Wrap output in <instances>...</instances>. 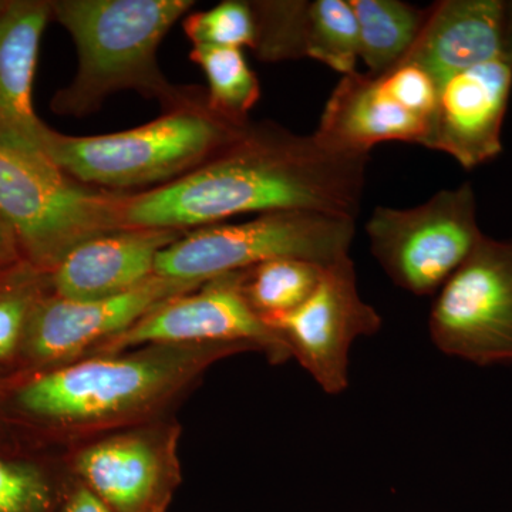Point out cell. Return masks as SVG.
<instances>
[{
  "mask_svg": "<svg viewBox=\"0 0 512 512\" xmlns=\"http://www.w3.org/2000/svg\"><path fill=\"white\" fill-rule=\"evenodd\" d=\"M369 156L342 153L315 133L261 124L207 163L154 190L124 195L123 228H202L242 214L313 211L356 220Z\"/></svg>",
  "mask_w": 512,
  "mask_h": 512,
  "instance_id": "obj_1",
  "label": "cell"
},
{
  "mask_svg": "<svg viewBox=\"0 0 512 512\" xmlns=\"http://www.w3.org/2000/svg\"><path fill=\"white\" fill-rule=\"evenodd\" d=\"M244 345H154L80 357L19 390L23 412L76 434L138 423L168 406L224 357Z\"/></svg>",
  "mask_w": 512,
  "mask_h": 512,
  "instance_id": "obj_2",
  "label": "cell"
},
{
  "mask_svg": "<svg viewBox=\"0 0 512 512\" xmlns=\"http://www.w3.org/2000/svg\"><path fill=\"white\" fill-rule=\"evenodd\" d=\"M194 5L191 0H60L52 16L72 36L79 57L73 82L52 110L84 116L120 90L133 89L168 103L190 106L165 80L157 62L165 35Z\"/></svg>",
  "mask_w": 512,
  "mask_h": 512,
  "instance_id": "obj_3",
  "label": "cell"
},
{
  "mask_svg": "<svg viewBox=\"0 0 512 512\" xmlns=\"http://www.w3.org/2000/svg\"><path fill=\"white\" fill-rule=\"evenodd\" d=\"M205 104L168 110L157 120L106 136L72 137L50 130L46 157L76 183L104 190L161 185L190 173L244 134Z\"/></svg>",
  "mask_w": 512,
  "mask_h": 512,
  "instance_id": "obj_4",
  "label": "cell"
},
{
  "mask_svg": "<svg viewBox=\"0 0 512 512\" xmlns=\"http://www.w3.org/2000/svg\"><path fill=\"white\" fill-rule=\"evenodd\" d=\"M355 234L352 218L313 211L271 212L247 222L185 232L158 254L154 274L205 284L274 259L329 266L350 256Z\"/></svg>",
  "mask_w": 512,
  "mask_h": 512,
  "instance_id": "obj_5",
  "label": "cell"
},
{
  "mask_svg": "<svg viewBox=\"0 0 512 512\" xmlns=\"http://www.w3.org/2000/svg\"><path fill=\"white\" fill-rule=\"evenodd\" d=\"M123 197L86 188L49 160L0 144V217L39 271L49 274L76 245L123 228Z\"/></svg>",
  "mask_w": 512,
  "mask_h": 512,
  "instance_id": "obj_6",
  "label": "cell"
},
{
  "mask_svg": "<svg viewBox=\"0 0 512 512\" xmlns=\"http://www.w3.org/2000/svg\"><path fill=\"white\" fill-rule=\"evenodd\" d=\"M366 232L393 284L419 296L439 292L484 237L470 183L441 190L417 207H377Z\"/></svg>",
  "mask_w": 512,
  "mask_h": 512,
  "instance_id": "obj_7",
  "label": "cell"
},
{
  "mask_svg": "<svg viewBox=\"0 0 512 512\" xmlns=\"http://www.w3.org/2000/svg\"><path fill=\"white\" fill-rule=\"evenodd\" d=\"M431 342L478 366L512 363V239L484 235L431 308Z\"/></svg>",
  "mask_w": 512,
  "mask_h": 512,
  "instance_id": "obj_8",
  "label": "cell"
},
{
  "mask_svg": "<svg viewBox=\"0 0 512 512\" xmlns=\"http://www.w3.org/2000/svg\"><path fill=\"white\" fill-rule=\"evenodd\" d=\"M231 343L259 350L272 362L291 355L284 340L252 311L241 288V272L218 276L195 291L168 299L136 325L87 353V357L116 355L154 345Z\"/></svg>",
  "mask_w": 512,
  "mask_h": 512,
  "instance_id": "obj_9",
  "label": "cell"
},
{
  "mask_svg": "<svg viewBox=\"0 0 512 512\" xmlns=\"http://www.w3.org/2000/svg\"><path fill=\"white\" fill-rule=\"evenodd\" d=\"M291 357L330 396L349 386V352L359 338L376 335L382 318L363 301L350 256L326 266L318 288L288 315L268 320Z\"/></svg>",
  "mask_w": 512,
  "mask_h": 512,
  "instance_id": "obj_10",
  "label": "cell"
},
{
  "mask_svg": "<svg viewBox=\"0 0 512 512\" xmlns=\"http://www.w3.org/2000/svg\"><path fill=\"white\" fill-rule=\"evenodd\" d=\"M178 427L119 431L76 451L73 471L113 512H167L181 484Z\"/></svg>",
  "mask_w": 512,
  "mask_h": 512,
  "instance_id": "obj_11",
  "label": "cell"
},
{
  "mask_svg": "<svg viewBox=\"0 0 512 512\" xmlns=\"http://www.w3.org/2000/svg\"><path fill=\"white\" fill-rule=\"evenodd\" d=\"M201 285L154 274L109 298L73 301L55 293L43 296L30 315L23 346L40 362H73L136 325L160 303Z\"/></svg>",
  "mask_w": 512,
  "mask_h": 512,
  "instance_id": "obj_12",
  "label": "cell"
},
{
  "mask_svg": "<svg viewBox=\"0 0 512 512\" xmlns=\"http://www.w3.org/2000/svg\"><path fill=\"white\" fill-rule=\"evenodd\" d=\"M512 89V66L503 57L478 64L440 86L424 147L473 170L503 153V124Z\"/></svg>",
  "mask_w": 512,
  "mask_h": 512,
  "instance_id": "obj_13",
  "label": "cell"
},
{
  "mask_svg": "<svg viewBox=\"0 0 512 512\" xmlns=\"http://www.w3.org/2000/svg\"><path fill=\"white\" fill-rule=\"evenodd\" d=\"M185 232L120 228L76 245L47 274L53 293L93 301L130 291L154 275L156 259Z\"/></svg>",
  "mask_w": 512,
  "mask_h": 512,
  "instance_id": "obj_14",
  "label": "cell"
},
{
  "mask_svg": "<svg viewBox=\"0 0 512 512\" xmlns=\"http://www.w3.org/2000/svg\"><path fill=\"white\" fill-rule=\"evenodd\" d=\"M52 2L12 0L0 15V144L45 158L50 130L33 107L40 40Z\"/></svg>",
  "mask_w": 512,
  "mask_h": 512,
  "instance_id": "obj_15",
  "label": "cell"
},
{
  "mask_svg": "<svg viewBox=\"0 0 512 512\" xmlns=\"http://www.w3.org/2000/svg\"><path fill=\"white\" fill-rule=\"evenodd\" d=\"M503 25V0H441L399 63L416 64L440 90L450 77L501 57Z\"/></svg>",
  "mask_w": 512,
  "mask_h": 512,
  "instance_id": "obj_16",
  "label": "cell"
},
{
  "mask_svg": "<svg viewBox=\"0 0 512 512\" xmlns=\"http://www.w3.org/2000/svg\"><path fill=\"white\" fill-rule=\"evenodd\" d=\"M429 128L384 92L379 77L353 72L342 76L330 94L315 134L342 153L369 156L387 141L424 146Z\"/></svg>",
  "mask_w": 512,
  "mask_h": 512,
  "instance_id": "obj_17",
  "label": "cell"
},
{
  "mask_svg": "<svg viewBox=\"0 0 512 512\" xmlns=\"http://www.w3.org/2000/svg\"><path fill=\"white\" fill-rule=\"evenodd\" d=\"M359 28L360 59L382 76L410 52L429 18V8L400 0H349Z\"/></svg>",
  "mask_w": 512,
  "mask_h": 512,
  "instance_id": "obj_18",
  "label": "cell"
},
{
  "mask_svg": "<svg viewBox=\"0 0 512 512\" xmlns=\"http://www.w3.org/2000/svg\"><path fill=\"white\" fill-rule=\"evenodd\" d=\"M326 266L282 258L241 271V288L256 315L265 322L298 309L318 288Z\"/></svg>",
  "mask_w": 512,
  "mask_h": 512,
  "instance_id": "obj_19",
  "label": "cell"
},
{
  "mask_svg": "<svg viewBox=\"0 0 512 512\" xmlns=\"http://www.w3.org/2000/svg\"><path fill=\"white\" fill-rule=\"evenodd\" d=\"M190 59L207 76L208 109L239 126L248 124V113L261 97V84L242 49L192 46Z\"/></svg>",
  "mask_w": 512,
  "mask_h": 512,
  "instance_id": "obj_20",
  "label": "cell"
},
{
  "mask_svg": "<svg viewBox=\"0 0 512 512\" xmlns=\"http://www.w3.org/2000/svg\"><path fill=\"white\" fill-rule=\"evenodd\" d=\"M359 28L349 0L309 2L306 57L345 74L356 72Z\"/></svg>",
  "mask_w": 512,
  "mask_h": 512,
  "instance_id": "obj_21",
  "label": "cell"
},
{
  "mask_svg": "<svg viewBox=\"0 0 512 512\" xmlns=\"http://www.w3.org/2000/svg\"><path fill=\"white\" fill-rule=\"evenodd\" d=\"M183 26L194 46L255 47V13L249 2L225 0L205 12L192 13Z\"/></svg>",
  "mask_w": 512,
  "mask_h": 512,
  "instance_id": "obj_22",
  "label": "cell"
},
{
  "mask_svg": "<svg viewBox=\"0 0 512 512\" xmlns=\"http://www.w3.org/2000/svg\"><path fill=\"white\" fill-rule=\"evenodd\" d=\"M67 490L35 466L0 460V512H57Z\"/></svg>",
  "mask_w": 512,
  "mask_h": 512,
  "instance_id": "obj_23",
  "label": "cell"
},
{
  "mask_svg": "<svg viewBox=\"0 0 512 512\" xmlns=\"http://www.w3.org/2000/svg\"><path fill=\"white\" fill-rule=\"evenodd\" d=\"M36 271L39 269L10 275L8 282L0 285V359L12 355L23 343L33 308L43 298Z\"/></svg>",
  "mask_w": 512,
  "mask_h": 512,
  "instance_id": "obj_24",
  "label": "cell"
},
{
  "mask_svg": "<svg viewBox=\"0 0 512 512\" xmlns=\"http://www.w3.org/2000/svg\"><path fill=\"white\" fill-rule=\"evenodd\" d=\"M379 77L384 92L404 110L426 120L431 117L439 100V86L423 69L412 63H399Z\"/></svg>",
  "mask_w": 512,
  "mask_h": 512,
  "instance_id": "obj_25",
  "label": "cell"
},
{
  "mask_svg": "<svg viewBox=\"0 0 512 512\" xmlns=\"http://www.w3.org/2000/svg\"><path fill=\"white\" fill-rule=\"evenodd\" d=\"M57 512H113L86 485L74 481Z\"/></svg>",
  "mask_w": 512,
  "mask_h": 512,
  "instance_id": "obj_26",
  "label": "cell"
},
{
  "mask_svg": "<svg viewBox=\"0 0 512 512\" xmlns=\"http://www.w3.org/2000/svg\"><path fill=\"white\" fill-rule=\"evenodd\" d=\"M22 255L18 239L13 234L8 222L0 217V268L12 265Z\"/></svg>",
  "mask_w": 512,
  "mask_h": 512,
  "instance_id": "obj_27",
  "label": "cell"
},
{
  "mask_svg": "<svg viewBox=\"0 0 512 512\" xmlns=\"http://www.w3.org/2000/svg\"><path fill=\"white\" fill-rule=\"evenodd\" d=\"M501 57L512 66V0L504 2L503 47Z\"/></svg>",
  "mask_w": 512,
  "mask_h": 512,
  "instance_id": "obj_28",
  "label": "cell"
},
{
  "mask_svg": "<svg viewBox=\"0 0 512 512\" xmlns=\"http://www.w3.org/2000/svg\"><path fill=\"white\" fill-rule=\"evenodd\" d=\"M6 6H8V2H0V15H2V12L5 10Z\"/></svg>",
  "mask_w": 512,
  "mask_h": 512,
  "instance_id": "obj_29",
  "label": "cell"
}]
</instances>
